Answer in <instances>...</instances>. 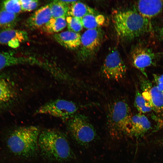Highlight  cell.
I'll return each instance as SVG.
<instances>
[{
  "label": "cell",
  "instance_id": "1",
  "mask_svg": "<svg viewBox=\"0 0 163 163\" xmlns=\"http://www.w3.org/2000/svg\"><path fill=\"white\" fill-rule=\"evenodd\" d=\"M40 132L38 127L34 126L16 128L8 135L6 146L16 156L24 159L32 158L39 151L38 142Z\"/></svg>",
  "mask_w": 163,
  "mask_h": 163
},
{
  "label": "cell",
  "instance_id": "2",
  "mask_svg": "<svg viewBox=\"0 0 163 163\" xmlns=\"http://www.w3.org/2000/svg\"><path fill=\"white\" fill-rule=\"evenodd\" d=\"M112 19L117 35L122 39L131 40L151 31L149 19L141 15L135 10H115Z\"/></svg>",
  "mask_w": 163,
  "mask_h": 163
},
{
  "label": "cell",
  "instance_id": "3",
  "mask_svg": "<svg viewBox=\"0 0 163 163\" xmlns=\"http://www.w3.org/2000/svg\"><path fill=\"white\" fill-rule=\"evenodd\" d=\"M39 151L50 160L64 162L73 158L74 154L65 134L53 129H45L40 132L38 142Z\"/></svg>",
  "mask_w": 163,
  "mask_h": 163
},
{
  "label": "cell",
  "instance_id": "4",
  "mask_svg": "<svg viewBox=\"0 0 163 163\" xmlns=\"http://www.w3.org/2000/svg\"><path fill=\"white\" fill-rule=\"evenodd\" d=\"M127 101L118 99L109 103L107 110V124L111 137L119 139L127 136L132 116Z\"/></svg>",
  "mask_w": 163,
  "mask_h": 163
},
{
  "label": "cell",
  "instance_id": "5",
  "mask_svg": "<svg viewBox=\"0 0 163 163\" xmlns=\"http://www.w3.org/2000/svg\"><path fill=\"white\" fill-rule=\"evenodd\" d=\"M67 127L73 139L83 147L88 146L97 138L94 127L84 114L76 113L68 120Z\"/></svg>",
  "mask_w": 163,
  "mask_h": 163
},
{
  "label": "cell",
  "instance_id": "6",
  "mask_svg": "<svg viewBox=\"0 0 163 163\" xmlns=\"http://www.w3.org/2000/svg\"><path fill=\"white\" fill-rule=\"evenodd\" d=\"M94 103L79 105L71 101L58 99L48 102L40 107L35 113L45 114L68 120L80 108L95 105Z\"/></svg>",
  "mask_w": 163,
  "mask_h": 163
},
{
  "label": "cell",
  "instance_id": "7",
  "mask_svg": "<svg viewBox=\"0 0 163 163\" xmlns=\"http://www.w3.org/2000/svg\"><path fill=\"white\" fill-rule=\"evenodd\" d=\"M104 34L101 28L87 30L81 36L78 53L81 61L91 60L99 50L103 40Z\"/></svg>",
  "mask_w": 163,
  "mask_h": 163
},
{
  "label": "cell",
  "instance_id": "8",
  "mask_svg": "<svg viewBox=\"0 0 163 163\" xmlns=\"http://www.w3.org/2000/svg\"><path fill=\"white\" fill-rule=\"evenodd\" d=\"M126 68L120 53L115 49L108 53L101 69L102 77L109 80L118 81L126 75Z\"/></svg>",
  "mask_w": 163,
  "mask_h": 163
},
{
  "label": "cell",
  "instance_id": "9",
  "mask_svg": "<svg viewBox=\"0 0 163 163\" xmlns=\"http://www.w3.org/2000/svg\"><path fill=\"white\" fill-rule=\"evenodd\" d=\"M130 56L133 65L147 77L145 69L156 63L159 55L151 48L139 43L132 46Z\"/></svg>",
  "mask_w": 163,
  "mask_h": 163
},
{
  "label": "cell",
  "instance_id": "10",
  "mask_svg": "<svg viewBox=\"0 0 163 163\" xmlns=\"http://www.w3.org/2000/svg\"><path fill=\"white\" fill-rule=\"evenodd\" d=\"M141 93L149 103L152 110L157 113L163 111V93L155 85L143 76L139 77Z\"/></svg>",
  "mask_w": 163,
  "mask_h": 163
},
{
  "label": "cell",
  "instance_id": "11",
  "mask_svg": "<svg viewBox=\"0 0 163 163\" xmlns=\"http://www.w3.org/2000/svg\"><path fill=\"white\" fill-rule=\"evenodd\" d=\"M18 97L17 89L11 78L7 75L0 74V110L12 105Z\"/></svg>",
  "mask_w": 163,
  "mask_h": 163
},
{
  "label": "cell",
  "instance_id": "12",
  "mask_svg": "<svg viewBox=\"0 0 163 163\" xmlns=\"http://www.w3.org/2000/svg\"><path fill=\"white\" fill-rule=\"evenodd\" d=\"M151 122L144 114L139 113L132 116L127 136L139 139L154 131Z\"/></svg>",
  "mask_w": 163,
  "mask_h": 163
},
{
  "label": "cell",
  "instance_id": "13",
  "mask_svg": "<svg viewBox=\"0 0 163 163\" xmlns=\"http://www.w3.org/2000/svg\"><path fill=\"white\" fill-rule=\"evenodd\" d=\"M137 11L142 16L148 19L153 18L163 9V1L144 0L138 1L136 4Z\"/></svg>",
  "mask_w": 163,
  "mask_h": 163
},
{
  "label": "cell",
  "instance_id": "14",
  "mask_svg": "<svg viewBox=\"0 0 163 163\" xmlns=\"http://www.w3.org/2000/svg\"><path fill=\"white\" fill-rule=\"evenodd\" d=\"M52 18L49 4L38 9L27 19L26 24L31 29L43 27Z\"/></svg>",
  "mask_w": 163,
  "mask_h": 163
},
{
  "label": "cell",
  "instance_id": "15",
  "mask_svg": "<svg viewBox=\"0 0 163 163\" xmlns=\"http://www.w3.org/2000/svg\"><path fill=\"white\" fill-rule=\"evenodd\" d=\"M27 38V32L13 29L2 30L0 32V44L7 45L13 48L19 46L20 43Z\"/></svg>",
  "mask_w": 163,
  "mask_h": 163
},
{
  "label": "cell",
  "instance_id": "16",
  "mask_svg": "<svg viewBox=\"0 0 163 163\" xmlns=\"http://www.w3.org/2000/svg\"><path fill=\"white\" fill-rule=\"evenodd\" d=\"M54 37L58 43L67 48L74 49L80 45L81 36L78 33L68 30L56 34Z\"/></svg>",
  "mask_w": 163,
  "mask_h": 163
},
{
  "label": "cell",
  "instance_id": "17",
  "mask_svg": "<svg viewBox=\"0 0 163 163\" xmlns=\"http://www.w3.org/2000/svg\"><path fill=\"white\" fill-rule=\"evenodd\" d=\"M94 14V9L79 1L69 5L68 16L82 19L88 14Z\"/></svg>",
  "mask_w": 163,
  "mask_h": 163
},
{
  "label": "cell",
  "instance_id": "18",
  "mask_svg": "<svg viewBox=\"0 0 163 163\" xmlns=\"http://www.w3.org/2000/svg\"><path fill=\"white\" fill-rule=\"evenodd\" d=\"M84 27L88 29L101 28L106 23L105 17L101 14H89L81 19Z\"/></svg>",
  "mask_w": 163,
  "mask_h": 163
},
{
  "label": "cell",
  "instance_id": "19",
  "mask_svg": "<svg viewBox=\"0 0 163 163\" xmlns=\"http://www.w3.org/2000/svg\"><path fill=\"white\" fill-rule=\"evenodd\" d=\"M16 14L4 9L0 10V28L2 30L13 29L18 21Z\"/></svg>",
  "mask_w": 163,
  "mask_h": 163
},
{
  "label": "cell",
  "instance_id": "20",
  "mask_svg": "<svg viewBox=\"0 0 163 163\" xmlns=\"http://www.w3.org/2000/svg\"><path fill=\"white\" fill-rule=\"evenodd\" d=\"M67 25L66 18H52L43 27L45 31L49 33L58 32L64 28Z\"/></svg>",
  "mask_w": 163,
  "mask_h": 163
},
{
  "label": "cell",
  "instance_id": "21",
  "mask_svg": "<svg viewBox=\"0 0 163 163\" xmlns=\"http://www.w3.org/2000/svg\"><path fill=\"white\" fill-rule=\"evenodd\" d=\"M52 18L65 17L68 16L69 5L62 0H55L49 4Z\"/></svg>",
  "mask_w": 163,
  "mask_h": 163
},
{
  "label": "cell",
  "instance_id": "22",
  "mask_svg": "<svg viewBox=\"0 0 163 163\" xmlns=\"http://www.w3.org/2000/svg\"><path fill=\"white\" fill-rule=\"evenodd\" d=\"M134 105L139 113H142L149 112L152 110L150 104L138 89L136 91Z\"/></svg>",
  "mask_w": 163,
  "mask_h": 163
},
{
  "label": "cell",
  "instance_id": "23",
  "mask_svg": "<svg viewBox=\"0 0 163 163\" xmlns=\"http://www.w3.org/2000/svg\"><path fill=\"white\" fill-rule=\"evenodd\" d=\"M21 62V59L15 57L12 53L0 52V70Z\"/></svg>",
  "mask_w": 163,
  "mask_h": 163
},
{
  "label": "cell",
  "instance_id": "24",
  "mask_svg": "<svg viewBox=\"0 0 163 163\" xmlns=\"http://www.w3.org/2000/svg\"><path fill=\"white\" fill-rule=\"evenodd\" d=\"M66 20L68 30L78 33L83 27L81 19L68 16Z\"/></svg>",
  "mask_w": 163,
  "mask_h": 163
},
{
  "label": "cell",
  "instance_id": "25",
  "mask_svg": "<svg viewBox=\"0 0 163 163\" xmlns=\"http://www.w3.org/2000/svg\"><path fill=\"white\" fill-rule=\"evenodd\" d=\"M2 9L9 12L16 14L20 13L21 10L19 0H5L2 3Z\"/></svg>",
  "mask_w": 163,
  "mask_h": 163
},
{
  "label": "cell",
  "instance_id": "26",
  "mask_svg": "<svg viewBox=\"0 0 163 163\" xmlns=\"http://www.w3.org/2000/svg\"><path fill=\"white\" fill-rule=\"evenodd\" d=\"M21 10L25 11H30L36 9L39 5L37 0H20Z\"/></svg>",
  "mask_w": 163,
  "mask_h": 163
},
{
  "label": "cell",
  "instance_id": "27",
  "mask_svg": "<svg viewBox=\"0 0 163 163\" xmlns=\"http://www.w3.org/2000/svg\"><path fill=\"white\" fill-rule=\"evenodd\" d=\"M153 78L155 85L163 93V74H153Z\"/></svg>",
  "mask_w": 163,
  "mask_h": 163
},
{
  "label": "cell",
  "instance_id": "28",
  "mask_svg": "<svg viewBox=\"0 0 163 163\" xmlns=\"http://www.w3.org/2000/svg\"><path fill=\"white\" fill-rule=\"evenodd\" d=\"M153 142L154 144L163 147V136L155 140Z\"/></svg>",
  "mask_w": 163,
  "mask_h": 163
},
{
  "label": "cell",
  "instance_id": "29",
  "mask_svg": "<svg viewBox=\"0 0 163 163\" xmlns=\"http://www.w3.org/2000/svg\"><path fill=\"white\" fill-rule=\"evenodd\" d=\"M62 1L64 3L69 5L76 2L77 1V0H62Z\"/></svg>",
  "mask_w": 163,
  "mask_h": 163
},
{
  "label": "cell",
  "instance_id": "30",
  "mask_svg": "<svg viewBox=\"0 0 163 163\" xmlns=\"http://www.w3.org/2000/svg\"><path fill=\"white\" fill-rule=\"evenodd\" d=\"M160 37L161 39L163 40V27L161 29L160 31Z\"/></svg>",
  "mask_w": 163,
  "mask_h": 163
}]
</instances>
